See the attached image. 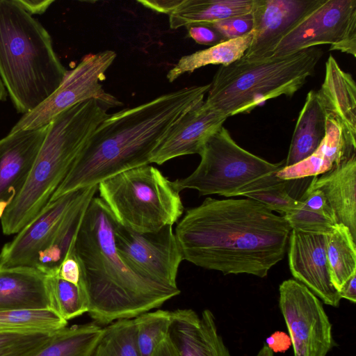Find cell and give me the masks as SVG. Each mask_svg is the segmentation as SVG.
<instances>
[{"instance_id": "obj_1", "label": "cell", "mask_w": 356, "mask_h": 356, "mask_svg": "<svg viewBox=\"0 0 356 356\" xmlns=\"http://www.w3.org/2000/svg\"><path fill=\"white\" fill-rule=\"evenodd\" d=\"M291 231L283 216L254 200L207 197L186 211L175 233L194 265L263 278L284 258Z\"/></svg>"}, {"instance_id": "obj_2", "label": "cell", "mask_w": 356, "mask_h": 356, "mask_svg": "<svg viewBox=\"0 0 356 356\" xmlns=\"http://www.w3.org/2000/svg\"><path fill=\"white\" fill-rule=\"evenodd\" d=\"M209 87V83L185 87L108 114L49 202L98 185L122 172L150 164L154 149L184 115L204 101Z\"/></svg>"}, {"instance_id": "obj_3", "label": "cell", "mask_w": 356, "mask_h": 356, "mask_svg": "<svg viewBox=\"0 0 356 356\" xmlns=\"http://www.w3.org/2000/svg\"><path fill=\"white\" fill-rule=\"evenodd\" d=\"M115 222L102 199L93 197L74 243L88 313L99 325L134 318L181 293L178 287L147 279L126 264L116 250Z\"/></svg>"}, {"instance_id": "obj_4", "label": "cell", "mask_w": 356, "mask_h": 356, "mask_svg": "<svg viewBox=\"0 0 356 356\" xmlns=\"http://www.w3.org/2000/svg\"><path fill=\"white\" fill-rule=\"evenodd\" d=\"M108 115L99 102L90 99L66 109L49 124L25 186L0 219L5 235L17 234L42 211Z\"/></svg>"}, {"instance_id": "obj_5", "label": "cell", "mask_w": 356, "mask_h": 356, "mask_svg": "<svg viewBox=\"0 0 356 356\" xmlns=\"http://www.w3.org/2000/svg\"><path fill=\"white\" fill-rule=\"evenodd\" d=\"M67 72L40 22L15 0H0V78L17 113L38 107Z\"/></svg>"}, {"instance_id": "obj_6", "label": "cell", "mask_w": 356, "mask_h": 356, "mask_svg": "<svg viewBox=\"0 0 356 356\" xmlns=\"http://www.w3.org/2000/svg\"><path fill=\"white\" fill-rule=\"evenodd\" d=\"M323 54L314 47L284 57L221 65L205 102L229 118L248 113L268 99L292 96L314 74Z\"/></svg>"}, {"instance_id": "obj_7", "label": "cell", "mask_w": 356, "mask_h": 356, "mask_svg": "<svg viewBox=\"0 0 356 356\" xmlns=\"http://www.w3.org/2000/svg\"><path fill=\"white\" fill-rule=\"evenodd\" d=\"M99 196L116 221L134 232H156L184 212L173 181L150 165L132 168L98 184Z\"/></svg>"}, {"instance_id": "obj_8", "label": "cell", "mask_w": 356, "mask_h": 356, "mask_svg": "<svg viewBox=\"0 0 356 356\" xmlns=\"http://www.w3.org/2000/svg\"><path fill=\"white\" fill-rule=\"evenodd\" d=\"M199 155L196 169L173 181L179 192L189 188L197 190L200 195L231 197L243 186L284 167V161L273 163L240 147L224 126L208 138Z\"/></svg>"}, {"instance_id": "obj_9", "label": "cell", "mask_w": 356, "mask_h": 356, "mask_svg": "<svg viewBox=\"0 0 356 356\" xmlns=\"http://www.w3.org/2000/svg\"><path fill=\"white\" fill-rule=\"evenodd\" d=\"M321 44L356 56V0H322L260 60L284 57Z\"/></svg>"}, {"instance_id": "obj_10", "label": "cell", "mask_w": 356, "mask_h": 356, "mask_svg": "<svg viewBox=\"0 0 356 356\" xmlns=\"http://www.w3.org/2000/svg\"><path fill=\"white\" fill-rule=\"evenodd\" d=\"M115 58L116 54L112 50L85 55L74 69L67 72L58 88L38 107L23 115L10 132L47 125L63 111L90 99H96L108 107L120 105L121 102L107 93L102 84Z\"/></svg>"}, {"instance_id": "obj_11", "label": "cell", "mask_w": 356, "mask_h": 356, "mask_svg": "<svg viewBox=\"0 0 356 356\" xmlns=\"http://www.w3.org/2000/svg\"><path fill=\"white\" fill-rule=\"evenodd\" d=\"M279 307L294 356H327L334 346L332 324L318 298L289 279L280 285Z\"/></svg>"}, {"instance_id": "obj_12", "label": "cell", "mask_w": 356, "mask_h": 356, "mask_svg": "<svg viewBox=\"0 0 356 356\" xmlns=\"http://www.w3.org/2000/svg\"><path fill=\"white\" fill-rule=\"evenodd\" d=\"M116 250L126 264L141 276L177 287L183 254L172 225L156 232L140 234L119 224L114 229Z\"/></svg>"}, {"instance_id": "obj_13", "label": "cell", "mask_w": 356, "mask_h": 356, "mask_svg": "<svg viewBox=\"0 0 356 356\" xmlns=\"http://www.w3.org/2000/svg\"><path fill=\"white\" fill-rule=\"evenodd\" d=\"M327 235L291 229L288 262L294 280L309 289L325 305L338 307L341 298L334 286L326 256Z\"/></svg>"}, {"instance_id": "obj_14", "label": "cell", "mask_w": 356, "mask_h": 356, "mask_svg": "<svg viewBox=\"0 0 356 356\" xmlns=\"http://www.w3.org/2000/svg\"><path fill=\"white\" fill-rule=\"evenodd\" d=\"M84 188L67 193L49 202L42 211L0 252V266H34L38 254L49 243L68 209L79 198Z\"/></svg>"}, {"instance_id": "obj_15", "label": "cell", "mask_w": 356, "mask_h": 356, "mask_svg": "<svg viewBox=\"0 0 356 356\" xmlns=\"http://www.w3.org/2000/svg\"><path fill=\"white\" fill-rule=\"evenodd\" d=\"M321 1L254 0L252 10V39L240 60L246 62L260 60Z\"/></svg>"}, {"instance_id": "obj_16", "label": "cell", "mask_w": 356, "mask_h": 356, "mask_svg": "<svg viewBox=\"0 0 356 356\" xmlns=\"http://www.w3.org/2000/svg\"><path fill=\"white\" fill-rule=\"evenodd\" d=\"M48 127L10 131L0 139V219L25 186Z\"/></svg>"}, {"instance_id": "obj_17", "label": "cell", "mask_w": 356, "mask_h": 356, "mask_svg": "<svg viewBox=\"0 0 356 356\" xmlns=\"http://www.w3.org/2000/svg\"><path fill=\"white\" fill-rule=\"evenodd\" d=\"M227 117L203 101L184 115L152 152L150 163L161 165L181 156L200 154L208 138Z\"/></svg>"}, {"instance_id": "obj_18", "label": "cell", "mask_w": 356, "mask_h": 356, "mask_svg": "<svg viewBox=\"0 0 356 356\" xmlns=\"http://www.w3.org/2000/svg\"><path fill=\"white\" fill-rule=\"evenodd\" d=\"M325 136L316 151L303 161L277 172L284 180H296L324 174L356 154V137L346 130L333 114L326 113Z\"/></svg>"}, {"instance_id": "obj_19", "label": "cell", "mask_w": 356, "mask_h": 356, "mask_svg": "<svg viewBox=\"0 0 356 356\" xmlns=\"http://www.w3.org/2000/svg\"><path fill=\"white\" fill-rule=\"evenodd\" d=\"M13 309H51L48 276L33 266H0V311Z\"/></svg>"}, {"instance_id": "obj_20", "label": "cell", "mask_w": 356, "mask_h": 356, "mask_svg": "<svg viewBox=\"0 0 356 356\" xmlns=\"http://www.w3.org/2000/svg\"><path fill=\"white\" fill-rule=\"evenodd\" d=\"M309 186L323 193L337 224L347 227L356 241V154L314 177Z\"/></svg>"}, {"instance_id": "obj_21", "label": "cell", "mask_w": 356, "mask_h": 356, "mask_svg": "<svg viewBox=\"0 0 356 356\" xmlns=\"http://www.w3.org/2000/svg\"><path fill=\"white\" fill-rule=\"evenodd\" d=\"M326 109L318 90H310L301 109L284 167L295 165L312 155L325 136Z\"/></svg>"}, {"instance_id": "obj_22", "label": "cell", "mask_w": 356, "mask_h": 356, "mask_svg": "<svg viewBox=\"0 0 356 356\" xmlns=\"http://www.w3.org/2000/svg\"><path fill=\"white\" fill-rule=\"evenodd\" d=\"M97 189L98 185L85 188L63 216L49 243L38 254L33 267L47 275L57 274L62 261L74 245L85 212Z\"/></svg>"}, {"instance_id": "obj_23", "label": "cell", "mask_w": 356, "mask_h": 356, "mask_svg": "<svg viewBox=\"0 0 356 356\" xmlns=\"http://www.w3.org/2000/svg\"><path fill=\"white\" fill-rule=\"evenodd\" d=\"M326 113L335 115L348 133L356 137V86L351 74L343 70L330 55L325 62V77L318 90Z\"/></svg>"}, {"instance_id": "obj_24", "label": "cell", "mask_w": 356, "mask_h": 356, "mask_svg": "<svg viewBox=\"0 0 356 356\" xmlns=\"http://www.w3.org/2000/svg\"><path fill=\"white\" fill-rule=\"evenodd\" d=\"M254 0H181L169 15L172 29L193 24H210L252 13Z\"/></svg>"}, {"instance_id": "obj_25", "label": "cell", "mask_w": 356, "mask_h": 356, "mask_svg": "<svg viewBox=\"0 0 356 356\" xmlns=\"http://www.w3.org/2000/svg\"><path fill=\"white\" fill-rule=\"evenodd\" d=\"M104 330L94 321L65 327L33 356H95Z\"/></svg>"}, {"instance_id": "obj_26", "label": "cell", "mask_w": 356, "mask_h": 356, "mask_svg": "<svg viewBox=\"0 0 356 356\" xmlns=\"http://www.w3.org/2000/svg\"><path fill=\"white\" fill-rule=\"evenodd\" d=\"M252 31L238 38L226 40L208 49L182 56L167 74L169 82H173L185 73L208 65H228L242 58L250 45Z\"/></svg>"}, {"instance_id": "obj_27", "label": "cell", "mask_w": 356, "mask_h": 356, "mask_svg": "<svg viewBox=\"0 0 356 356\" xmlns=\"http://www.w3.org/2000/svg\"><path fill=\"white\" fill-rule=\"evenodd\" d=\"M168 337L177 356H211L200 316L191 309L171 312Z\"/></svg>"}, {"instance_id": "obj_28", "label": "cell", "mask_w": 356, "mask_h": 356, "mask_svg": "<svg viewBox=\"0 0 356 356\" xmlns=\"http://www.w3.org/2000/svg\"><path fill=\"white\" fill-rule=\"evenodd\" d=\"M356 241L349 229L337 224L327 235L326 256L331 281L338 291L356 273Z\"/></svg>"}, {"instance_id": "obj_29", "label": "cell", "mask_w": 356, "mask_h": 356, "mask_svg": "<svg viewBox=\"0 0 356 356\" xmlns=\"http://www.w3.org/2000/svg\"><path fill=\"white\" fill-rule=\"evenodd\" d=\"M277 172L267 174L253 181L238 190L234 197H246L263 204L272 211L285 214L296 207L298 200L292 197L287 190L289 180L277 177Z\"/></svg>"}, {"instance_id": "obj_30", "label": "cell", "mask_w": 356, "mask_h": 356, "mask_svg": "<svg viewBox=\"0 0 356 356\" xmlns=\"http://www.w3.org/2000/svg\"><path fill=\"white\" fill-rule=\"evenodd\" d=\"M67 325L52 309L0 311L1 332H55Z\"/></svg>"}, {"instance_id": "obj_31", "label": "cell", "mask_w": 356, "mask_h": 356, "mask_svg": "<svg viewBox=\"0 0 356 356\" xmlns=\"http://www.w3.org/2000/svg\"><path fill=\"white\" fill-rule=\"evenodd\" d=\"M95 356H141L134 318L118 320L105 327Z\"/></svg>"}, {"instance_id": "obj_32", "label": "cell", "mask_w": 356, "mask_h": 356, "mask_svg": "<svg viewBox=\"0 0 356 356\" xmlns=\"http://www.w3.org/2000/svg\"><path fill=\"white\" fill-rule=\"evenodd\" d=\"M47 276L52 310L67 321L88 313L87 299L81 285L56 275Z\"/></svg>"}, {"instance_id": "obj_33", "label": "cell", "mask_w": 356, "mask_h": 356, "mask_svg": "<svg viewBox=\"0 0 356 356\" xmlns=\"http://www.w3.org/2000/svg\"><path fill=\"white\" fill-rule=\"evenodd\" d=\"M137 341L141 356H150L154 348L168 336L171 312L157 309L134 318Z\"/></svg>"}, {"instance_id": "obj_34", "label": "cell", "mask_w": 356, "mask_h": 356, "mask_svg": "<svg viewBox=\"0 0 356 356\" xmlns=\"http://www.w3.org/2000/svg\"><path fill=\"white\" fill-rule=\"evenodd\" d=\"M54 333L0 332V356H33L48 343Z\"/></svg>"}, {"instance_id": "obj_35", "label": "cell", "mask_w": 356, "mask_h": 356, "mask_svg": "<svg viewBox=\"0 0 356 356\" xmlns=\"http://www.w3.org/2000/svg\"><path fill=\"white\" fill-rule=\"evenodd\" d=\"M282 216L291 229L305 233L328 235L337 225L326 216L307 209L299 200L296 207Z\"/></svg>"}, {"instance_id": "obj_36", "label": "cell", "mask_w": 356, "mask_h": 356, "mask_svg": "<svg viewBox=\"0 0 356 356\" xmlns=\"http://www.w3.org/2000/svg\"><path fill=\"white\" fill-rule=\"evenodd\" d=\"M217 31L223 39L229 40L242 37L253 29L252 13L222 19L209 24Z\"/></svg>"}, {"instance_id": "obj_37", "label": "cell", "mask_w": 356, "mask_h": 356, "mask_svg": "<svg viewBox=\"0 0 356 356\" xmlns=\"http://www.w3.org/2000/svg\"><path fill=\"white\" fill-rule=\"evenodd\" d=\"M200 318L209 340L211 356H232L218 333L213 314L209 309H204Z\"/></svg>"}, {"instance_id": "obj_38", "label": "cell", "mask_w": 356, "mask_h": 356, "mask_svg": "<svg viewBox=\"0 0 356 356\" xmlns=\"http://www.w3.org/2000/svg\"><path fill=\"white\" fill-rule=\"evenodd\" d=\"M298 200L307 209L322 213L337 222L332 209L325 195L319 189L308 186L303 195Z\"/></svg>"}, {"instance_id": "obj_39", "label": "cell", "mask_w": 356, "mask_h": 356, "mask_svg": "<svg viewBox=\"0 0 356 356\" xmlns=\"http://www.w3.org/2000/svg\"><path fill=\"white\" fill-rule=\"evenodd\" d=\"M188 36L195 42L214 46L225 41L220 34L209 24H193L186 26Z\"/></svg>"}, {"instance_id": "obj_40", "label": "cell", "mask_w": 356, "mask_h": 356, "mask_svg": "<svg viewBox=\"0 0 356 356\" xmlns=\"http://www.w3.org/2000/svg\"><path fill=\"white\" fill-rule=\"evenodd\" d=\"M74 245L58 268L56 275L61 279L80 285L81 271L79 263L74 253Z\"/></svg>"}, {"instance_id": "obj_41", "label": "cell", "mask_w": 356, "mask_h": 356, "mask_svg": "<svg viewBox=\"0 0 356 356\" xmlns=\"http://www.w3.org/2000/svg\"><path fill=\"white\" fill-rule=\"evenodd\" d=\"M181 1V0H140L138 1V2L147 8L169 15L180 3Z\"/></svg>"}, {"instance_id": "obj_42", "label": "cell", "mask_w": 356, "mask_h": 356, "mask_svg": "<svg viewBox=\"0 0 356 356\" xmlns=\"http://www.w3.org/2000/svg\"><path fill=\"white\" fill-rule=\"evenodd\" d=\"M17 3L29 15L42 14L54 0H15Z\"/></svg>"}, {"instance_id": "obj_43", "label": "cell", "mask_w": 356, "mask_h": 356, "mask_svg": "<svg viewBox=\"0 0 356 356\" xmlns=\"http://www.w3.org/2000/svg\"><path fill=\"white\" fill-rule=\"evenodd\" d=\"M266 341L273 353L285 351L291 345L289 337L280 332L273 334Z\"/></svg>"}, {"instance_id": "obj_44", "label": "cell", "mask_w": 356, "mask_h": 356, "mask_svg": "<svg viewBox=\"0 0 356 356\" xmlns=\"http://www.w3.org/2000/svg\"><path fill=\"white\" fill-rule=\"evenodd\" d=\"M339 294L341 299L345 298L353 303L356 302V273L343 284Z\"/></svg>"}, {"instance_id": "obj_45", "label": "cell", "mask_w": 356, "mask_h": 356, "mask_svg": "<svg viewBox=\"0 0 356 356\" xmlns=\"http://www.w3.org/2000/svg\"><path fill=\"white\" fill-rule=\"evenodd\" d=\"M150 356H177V351L167 336L154 348Z\"/></svg>"}, {"instance_id": "obj_46", "label": "cell", "mask_w": 356, "mask_h": 356, "mask_svg": "<svg viewBox=\"0 0 356 356\" xmlns=\"http://www.w3.org/2000/svg\"><path fill=\"white\" fill-rule=\"evenodd\" d=\"M255 356H274V353L266 344H264Z\"/></svg>"}, {"instance_id": "obj_47", "label": "cell", "mask_w": 356, "mask_h": 356, "mask_svg": "<svg viewBox=\"0 0 356 356\" xmlns=\"http://www.w3.org/2000/svg\"><path fill=\"white\" fill-rule=\"evenodd\" d=\"M7 91L0 78V102L5 101L7 97Z\"/></svg>"}]
</instances>
